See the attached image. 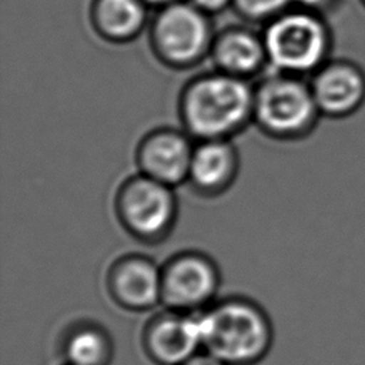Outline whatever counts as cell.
I'll return each instance as SVG.
<instances>
[{
  "label": "cell",
  "mask_w": 365,
  "mask_h": 365,
  "mask_svg": "<svg viewBox=\"0 0 365 365\" xmlns=\"http://www.w3.org/2000/svg\"><path fill=\"white\" fill-rule=\"evenodd\" d=\"M254 87L220 70L191 78L181 90L178 113L191 137L200 140L230 138L252 121Z\"/></svg>",
  "instance_id": "cell-1"
},
{
  "label": "cell",
  "mask_w": 365,
  "mask_h": 365,
  "mask_svg": "<svg viewBox=\"0 0 365 365\" xmlns=\"http://www.w3.org/2000/svg\"><path fill=\"white\" fill-rule=\"evenodd\" d=\"M201 345L222 364L248 365L267 352L271 327L265 314L244 299H227L198 317Z\"/></svg>",
  "instance_id": "cell-2"
},
{
  "label": "cell",
  "mask_w": 365,
  "mask_h": 365,
  "mask_svg": "<svg viewBox=\"0 0 365 365\" xmlns=\"http://www.w3.org/2000/svg\"><path fill=\"white\" fill-rule=\"evenodd\" d=\"M268 63L279 73L312 74L327 60L331 34L321 14L291 7L265 23L261 33Z\"/></svg>",
  "instance_id": "cell-3"
},
{
  "label": "cell",
  "mask_w": 365,
  "mask_h": 365,
  "mask_svg": "<svg viewBox=\"0 0 365 365\" xmlns=\"http://www.w3.org/2000/svg\"><path fill=\"white\" fill-rule=\"evenodd\" d=\"M319 115L311 86L302 76L277 71L254 87L252 121L274 138L305 137Z\"/></svg>",
  "instance_id": "cell-4"
},
{
  "label": "cell",
  "mask_w": 365,
  "mask_h": 365,
  "mask_svg": "<svg viewBox=\"0 0 365 365\" xmlns=\"http://www.w3.org/2000/svg\"><path fill=\"white\" fill-rule=\"evenodd\" d=\"M214 40L210 14L188 0L160 7L150 24V44L157 58L174 68L200 63Z\"/></svg>",
  "instance_id": "cell-5"
},
{
  "label": "cell",
  "mask_w": 365,
  "mask_h": 365,
  "mask_svg": "<svg viewBox=\"0 0 365 365\" xmlns=\"http://www.w3.org/2000/svg\"><path fill=\"white\" fill-rule=\"evenodd\" d=\"M115 210L121 224L134 237L157 241L170 231L177 201L171 185L138 173L118 188Z\"/></svg>",
  "instance_id": "cell-6"
},
{
  "label": "cell",
  "mask_w": 365,
  "mask_h": 365,
  "mask_svg": "<svg viewBox=\"0 0 365 365\" xmlns=\"http://www.w3.org/2000/svg\"><path fill=\"white\" fill-rule=\"evenodd\" d=\"M217 287V268L201 254H180L161 269V301L177 311L204 305Z\"/></svg>",
  "instance_id": "cell-7"
},
{
  "label": "cell",
  "mask_w": 365,
  "mask_h": 365,
  "mask_svg": "<svg viewBox=\"0 0 365 365\" xmlns=\"http://www.w3.org/2000/svg\"><path fill=\"white\" fill-rule=\"evenodd\" d=\"M194 145L187 131L171 127L151 130L137 145L140 173L171 187L187 181Z\"/></svg>",
  "instance_id": "cell-8"
},
{
  "label": "cell",
  "mask_w": 365,
  "mask_h": 365,
  "mask_svg": "<svg viewBox=\"0 0 365 365\" xmlns=\"http://www.w3.org/2000/svg\"><path fill=\"white\" fill-rule=\"evenodd\" d=\"M309 86L322 115L346 117L365 101V73L348 60H327L312 73Z\"/></svg>",
  "instance_id": "cell-9"
},
{
  "label": "cell",
  "mask_w": 365,
  "mask_h": 365,
  "mask_svg": "<svg viewBox=\"0 0 365 365\" xmlns=\"http://www.w3.org/2000/svg\"><path fill=\"white\" fill-rule=\"evenodd\" d=\"M143 344L148 356L160 365H180L201 345L198 318L168 311L155 315L145 327Z\"/></svg>",
  "instance_id": "cell-10"
},
{
  "label": "cell",
  "mask_w": 365,
  "mask_h": 365,
  "mask_svg": "<svg viewBox=\"0 0 365 365\" xmlns=\"http://www.w3.org/2000/svg\"><path fill=\"white\" fill-rule=\"evenodd\" d=\"M114 301L128 309H147L161 299V271L143 255L117 259L108 272Z\"/></svg>",
  "instance_id": "cell-11"
},
{
  "label": "cell",
  "mask_w": 365,
  "mask_h": 365,
  "mask_svg": "<svg viewBox=\"0 0 365 365\" xmlns=\"http://www.w3.org/2000/svg\"><path fill=\"white\" fill-rule=\"evenodd\" d=\"M238 171V154L228 138L200 140L194 145L187 181L204 195L225 191Z\"/></svg>",
  "instance_id": "cell-12"
},
{
  "label": "cell",
  "mask_w": 365,
  "mask_h": 365,
  "mask_svg": "<svg viewBox=\"0 0 365 365\" xmlns=\"http://www.w3.org/2000/svg\"><path fill=\"white\" fill-rule=\"evenodd\" d=\"M210 54L217 70L247 80L268 63L262 36L240 26L215 34Z\"/></svg>",
  "instance_id": "cell-13"
},
{
  "label": "cell",
  "mask_w": 365,
  "mask_h": 365,
  "mask_svg": "<svg viewBox=\"0 0 365 365\" xmlns=\"http://www.w3.org/2000/svg\"><path fill=\"white\" fill-rule=\"evenodd\" d=\"M147 7L143 0H93L90 20L101 38L127 43L144 30Z\"/></svg>",
  "instance_id": "cell-14"
},
{
  "label": "cell",
  "mask_w": 365,
  "mask_h": 365,
  "mask_svg": "<svg viewBox=\"0 0 365 365\" xmlns=\"http://www.w3.org/2000/svg\"><path fill=\"white\" fill-rule=\"evenodd\" d=\"M63 351L70 365H107L111 342L98 327L80 325L68 332Z\"/></svg>",
  "instance_id": "cell-15"
},
{
  "label": "cell",
  "mask_w": 365,
  "mask_h": 365,
  "mask_svg": "<svg viewBox=\"0 0 365 365\" xmlns=\"http://www.w3.org/2000/svg\"><path fill=\"white\" fill-rule=\"evenodd\" d=\"M294 6V0H232L240 16L251 21H269Z\"/></svg>",
  "instance_id": "cell-16"
},
{
  "label": "cell",
  "mask_w": 365,
  "mask_h": 365,
  "mask_svg": "<svg viewBox=\"0 0 365 365\" xmlns=\"http://www.w3.org/2000/svg\"><path fill=\"white\" fill-rule=\"evenodd\" d=\"M338 0H294V4L297 7L305 9L308 11L322 14L324 11L331 10L334 6H336Z\"/></svg>",
  "instance_id": "cell-17"
},
{
  "label": "cell",
  "mask_w": 365,
  "mask_h": 365,
  "mask_svg": "<svg viewBox=\"0 0 365 365\" xmlns=\"http://www.w3.org/2000/svg\"><path fill=\"white\" fill-rule=\"evenodd\" d=\"M202 11L212 14L224 10L228 6H232V0H188Z\"/></svg>",
  "instance_id": "cell-18"
},
{
  "label": "cell",
  "mask_w": 365,
  "mask_h": 365,
  "mask_svg": "<svg viewBox=\"0 0 365 365\" xmlns=\"http://www.w3.org/2000/svg\"><path fill=\"white\" fill-rule=\"evenodd\" d=\"M180 365H224L221 361H218L215 356L211 354L207 355H192L187 361H184Z\"/></svg>",
  "instance_id": "cell-19"
},
{
  "label": "cell",
  "mask_w": 365,
  "mask_h": 365,
  "mask_svg": "<svg viewBox=\"0 0 365 365\" xmlns=\"http://www.w3.org/2000/svg\"><path fill=\"white\" fill-rule=\"evenodd\" d=\"M147 6H153V7H163V6H167L170 3H174L177 0H143Z\"/></svg>",
  "instance_id": "cell-20"
},
{
  "label": "cell",
  "mask_w": 365,
  "mask_h": 365,
  "mask_svg": "<svg viewBox=\"0 0 365 365\" xmlns=\"http://www.w3.org/2000/svg\"><path fill=\"white\" fill-rule=\"evenodd\" d=\"M362 3H364V6H365V0H362Z\"/></svg>",
  "instance_id": "cell-21"
}]
</instances>
